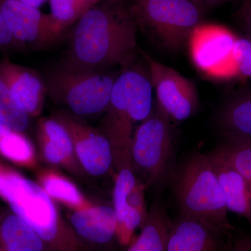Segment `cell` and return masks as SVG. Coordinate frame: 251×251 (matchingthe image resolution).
I'll return each mask as SVG.
<instances>
[{
	"mask_svg": "<svg viewBox=\"0 0 251 251\" xmlns=\"http://www.w3.org/2000/svg\"><path fill=\"white\" fill-rule=\"evenodd\" d=\"M129 0H100L84 13L70 34L62 64L82 70L105 71L133 62L138 27Z\"/></svg>",
	"mask_w": 251,
	"mask_h": 251,
	"instance_id": "6da1fadb",
	"label": "cell"
},
{
	"mask_svg": "<svg viewBox=\"0 0 251 251\" xmlns=\"http://www.w3.org/2000/svg\"><path fill=\"white\" fill-rule=\"evenodd\" d=\"M171 182L180 214L202 220L226 230L234 229L207 153H196L190 156L176 168Z\"/></svg>",
	"mask_w": 251,
	"mask_h": 251,
	"instance_id": "7a4b0ae2",
	"label": "cell"
},
{
	"mask_svg": "<svg viewBox=\"0 0 251 251\" xmlns=\"http://www.w3.org/2000/svg\"><path fill=\"white\" fill-rule=\"evenodd\" d=\"M128 6L138 30L173 52L203 23L204 12L192 0H129Z\"/></svg>",
	"mask_w": 251,
	"mask_h": 251,
	"instance_id": "3957f363",
	"label": "cell"
},
{
	"mask_svg": "<svg viewBox=\"0 0 251 251\" xmlns=\"http://www.w3.org/2000/svg\"><path fill=\"white\" fill-rule=\"evenodd\" d=\"M171 121L153 100L151 112L135 130L130 143L133 162L156 191L169 184L176 171Z\"/></svg>",
	"mask_w": 251,
	"mask_h": 251,
	"instance_id": "277c9868",
	"label": "cell"
},
{
	"mask_svg": "<svg viewBox=\"0 0 251 251\" xmlns=\"http://www.w3.org/2000/svg\"><path fill=\"white\" fill-rule=\"evenodd\" d=\"M117 75L105 71L82 70L61 64L46 78V93L79 115L108 108Z\"/></svg>",
	"mask_w": 251,
	"mask_h": 251,
	"instance_id": "5b68a950",
	"label": "cell"
},
{
	"mask_svg": "<svg viewBox=\"0 0 251 251\" xmlns=\"http://www.w3.org/2000/svg\"><path fill=\"white\" fill-rule=\"evenodd\" d=\"M0 196L45 244L59 245V251H69L62 242L54 204L40 186L0 166Z\"/></svg>",
	"mask_w": 251,
	"mask_h": 251,
	"instance_id": "8992f818",
	"label": "cell"
},
{
	"mask_svg": "<svg viewBox=\"0 0 251 251\" xmlns=\"http://www.w3.org/2000/svg\"><path fill=\"white\" fill-rule=\"evenodd\" d=\"M153 90L150 75L140 69L125 68L117 75L108 108V137L113 145H130L132 125L151 111Z\"/></svg>",
	"mask_w": 251,
	"mask_h": 251,
	"instance_id": "52a82bcc",
	"label": "cell"
},
{
	"mask_svg": "<svg viewBox=\"0 0 251 251\" xmlns=\"http://www.w3.org/2000/svg\"><path fill=\"white\" fill-rule=\"evenodd\" d=\"M237 36L227 28L201 24L188 39L191 60L198 72L216 80L236 79L232 50Z\"/></svg>",
	"mask_w": 251,
	"mask_h": 251,
	"instance_id": "ba28073f",
	"label": "cell"
},
{
	"mask_svg": "<svg viewBox=\"0 0 251 251\" xmlns=\"http://www.w3.org/2000/svg\"><path fill=\"white\" fill-rule=\"evenodd\" d=\"M149 75L156 92V103L171 120L181 122L193 117L200 107L194 82L173 68L161 64L142 51Z\"/></svg>",
	"mask_w": 251,
	"mask_h": 251,
	"instance_id": "9c48e42d",
	"label": "cell"
},
{
	"mask_svg": "<svg viewBox=\"0 0 251 251\" xmlns=\"http://www.w3.org/2000/svg\"><path fill=\"white\" fill-rule=\"evenodd\" d=\"M0 8L20 49L53 44L65 32L52 15L43 14L37 8L18 0H0Z\"/></svg>",
	"mask_w": 251,
	"mask_h": 251,
	"instance_id": "30bf717a",
	"label": "cell"
},
{
	"mask_svg": "<svg viewBox=\"0 0 251 251\" xmlns=\"http://www.w3.org/2000/svg\"><path fill=\"white\" fill-rule=\"evenodd\" d=\"M234 229L226 230L202 220L179 214L171 220L167 251H226L227 238Z\"/></svg>",
	"mask_w": 251,
	"mask_h": 251,
	"instance_id": "8fae6325",
	"label": "cell"
},
{
	"mask_svg": "<svg viewBox=\"0 0 251 251\" xmlns=\"http://www.w3.org/2000/svg\"><path fill=\"white\" fill-rule=\"evenodd\" d=\"M207 154L224 193L227 210L247 219L251 225V185L219 145Z\"/></svg>",
	"mask_w": 251,
	"mask_h": 251,
	"instance_id": "7c38bea8",
	"label": "cell"
},
{
	"mask_svg": "<svg viewBox=\"0 0 251 251\" xmlns=\"http://www.w3.org/2000/svg\"><path fill=\"white\" fill-rule=\"evenodd\" d=\"M0 75L18 105L28 115H36L40 112L47 93L45 80L39 73L4 57L0 59Z\"/></svg>",
	"mask_w": 251,
	"mask_h": 251,
	"instance_id": "4fadbf2b",
	"label": "cell"
},
{
	"mask_svg": "<svg viewBox=\"0 0 251 251\" xmlns=\"http://www.w3.org/2000/svg\"><path fill=\"white\" fill-rule=\"evenodd\" d=\"M71 222L79 237L87 242L105 248L120 244L114 207L102 206L78 211L73 214Z\"/></svg>",
	"mask_w": 251,
	"mask_h": 251,
	"instance_id": "5bb4252c",
	"label": "cell"
},
{
	"mask_svg": "<svg viewBox=\"0 0 251 251\" xmlns=\"http://www.w3.org/2000/svg\"><path fill=\"white\" fill-rule=\"evenodd\" d=\"M76 139L75 149L77 156L89 173L100 175L107 173L113 161V145L108 136L89 131L77 126L75 122H68Z\"/></svg>",
	"mask_w": 251,
	"mask_h": 251,
	"instance_id": "9a60e30c",
	"label": "cell"
},
{
	"mask_svg": "<svg viewBox=\"0 0 251 251\" xmlns=\"http://www.w3.org/2000/svg\"><path fill=\"white\" fill-rule=\"evenodd\" d=\"M171 221L160 203L156 202L142 225L139 237L125 251H167Z\"/></svg>",
	"mask_w": 251,
	"mask_h": 251,
	"instance_id": "2e32d148",
	"label": "cell"
},
{
	"mask_svg": "<svg viewBox=\"0 0 251 251\" xmlns=\"http://www.w3.org/2000/svg\"><path fill=\"white\" fill-rule=\"evenodd\" d=\"M0 247L6 251H45V243L39 234L15 214L0 221Z\"/></svg>",
	"mask_w": 251,
	"mask_h": 251,
	"instance_id": "e0dca14e",
	"label": "cell"
},
{
	"mask_svg": "<svg viewBox=\"0 0 251 251\" xmlns=\"http://www.w3.org/2000/svg\"><path fill=\"white\" fill-rule=\"evenodd\" d=\"M216 125L220 133L251 137V90L226 102L218 112Z\"/></svg>",
	"mask_w": 251,
	"mask_h": 251,
	"instance_id": "ac0fdd59",
	"label": "cell"
},
{
	"mask_svg": "<svg viewBox=\"0 0 251 251\" xmlns=\"http://www.w3.org/2000/svg\"><path fill=\"white\" fill-rule=\"evenodd\" d=\"M221 135L220 146L251 186V137L232 133Z\"/></svg>",
	"mask_w": 251,
	"mask_h": 251,
	"instance_id": "d6986e66",
	"label": "cell"
},
{
	"mask_svg": "<svg viewBox=\"0 0 251 251\" xmlns=\"http://www.w3.org/2000/svg\"><path fill=\"white\" fill-rule=\"evenodd\" d=\"M99 1L100 0H50L51 15L61 29L65 31Z\"/></svg>",
	"mask_w": 251,
	"mask_h": 251,
	"instance_id": "ffe728a7",
	"label": "cell"
},
{
	"mask_svg": "<svg viewBox=\"0 0 251 251\" xmlns=\"http://www.w3.org/2000/svg\"><path fill=\"white\" fill-rule=\"evenodd\" d=\"M0 115L13 130L23 133L29 126V115L15 100L9 87L0 75Z\"/></svg>",
	"mask_w": 251,
	"mask_h": 251,
	"instance_id": "44dd1931",
	"label": "cell"
},
{
	"mask_svg": "<svg viewBox=\"0 0 251 251\" xmlns=\"http://www.w3.org/2000/svg\"><path fill=\"white\" fill-rule=\"evenodd\" d=\"M136 186L134 173L128 167L119 172L113 193L114 209L116 214L117 227L122 224L128 209V197Z\"/></svg>",
	"mask_w": 251,
	"mask_h": 251,
	"instance_id": "7402d4cb",
	"label": "cell"
},
{
	"mask_svg": "<svg viewBox=\"0 0 251 251\" xmlns=\"http://www.w3.org/2000/svg\"><path fill=\"white\" fill-rule=\"evenodd\" d=\"M41 129L45 138V144L63 155L65 158L73 151V140L69 130L62 123L54 120H47L41 122Z\"/></svg>",
	"mask_w": 251,
	"mask_h": 251,
	"instance_id": "603a6c76",
	"label": "cell"
},
{
	"mask_svg": "<svg viewBox=\"0 0 251 251\" xmlns=\"http://www.w3.org/2000/svg\"><path fill=\"white\" fill-rule=\"evenodd\" d=\"M22 133L12 132L0 142V153L5 158L16 163H25L33 156L30 142Z\"/></svg>",
	"mask_w": 251,
	"mask_h": 251,
	"instance_id": "cb8c5ba5",
	"label": "cell"
},
{
	"mask_svg": "<svg viewBox=\"0 0 251 251\" xmlns=\"http://www.w3.org/2000/svg\"><path fill=\"white\" fill-rule=\"evenodd\" d=\"M46 193L72 204H80L82 198L78 191L69 181L58 177H50L44 183Z\"/></svg>",
	"mask_w": 251,
	"mask_h": 251,
	"instance_id": "d4e9b609",
	"label": "cell"
},
{
	"mask_svg": "<svg viewBox=\"0 0 251 251\" xmlns=\"http://www.w3.org/2000/svg\"><path fill=\"white\" fill-rule=\"evenodd\" d=\"M226 251H251V235L234 229L227 238Z\"/></svg>",
	"mask_w": 251,
	"mask_h": 251,
	"instance_id": "484cf974",
	"label": "cell"
},
{
	"mask_svg": "<svg viewBox=\"0 0 251 251\" xmlns=\"http://www.w3.org/2000/svg\"><path fill=\"white\" fill-rule=\"evenodd\" d=\"M20 49L11 35L0 8V52Z\"/></svg>",
	"mask_w": 251,
	"mask_h": 251,
	"instance_id": "4316f807",
	"label": "cell"
},
{
	"mask_svg": "<svg viewBox=\"0 0 251 251\" xmlns=\"http://www.w3.org/2000/svg\"><path fill=\"white\" fill-rule=\"evenodd\" d=\"M236 18L247 33V36L251 37V0H243L242 5L236 13Z\"/></svg>",
	"mask_w": 251,
	"mask_h": 251,
	"instance_id": "83f0119b",
	"label": "cell"
},
{
	"mask_svg": "<svg viewBox=\"0 0 251 251\" xmlns=\"http://www.w3.org/2000/svg\"><path fill=\"white\" fill-rule=\"evenodd\" d=\"M251 50V37L247 36L246 37H237L234 42L232 55L234 63L237 67V64L247 53Z\"/></svg>",
	"mask_w": 251,
	"mask_h": 251,
	"instance_id": "f1b7e54d",
	"label": "cell"
},
{
	"mask_svg": "<svg viewBox=\"0 0 251 251\" xmlns=\"http://www.w3.org/2000/svg\"><path fill=\"white\" fill-rule=\"evenodd\" d=\"M249 78H251V50L237 63L236 77L238 80Z\"/></svg>",
	"mask_w": 251,
	"mask_h": 251,
	"instance_id": "f546056e",
	"label": "cell"
},
{
	"mask_svg": "<svg viewBox=\"0 0 251 251\" xmlns=\"http://www.w3.org/2000/svg\"><path fill=\"white\" fill-rule=\"evenodd\" d=\"M198 7L205 12L206 10L228 1H242L243 0H192Z\"/></svg>",
	"mask_w": 251,
	"mask_h": 251,
	"instance_id": "4dcf8cb0",
	"label": "cell"
},
{
	"mask_svg": "<svg viewBox=\"0 0 251 251\" xmlns=\"http://www.w3.org/2000/svg\"><path fill=\"white\" fill-rule=\"evenodd\" d=\"M18 1H21L23 4H27L28 6L39 9V7L42 6L47 0H18Z\"/></svg>",
	"mask_w": 251,
	"mask_h": 251,
	"instance_id": "1f68e13d",
	"label": "cell"
},
{
	"mask_svg": "<svg viewBox=\"0 0 251 251\" xmlns=\"http://www.w3.org/2000/svg\"><path fill=\"white\" fill-rule=\"evenodd\" d=\"M0 251H6L4 250V249H3L2 248L0 247Z\"/></svg>",
	"mask_w": 251,
	"mask_h": 251,
	"instance_id": "d6a6232c",
	"label": "cell"
}]
</instances>
